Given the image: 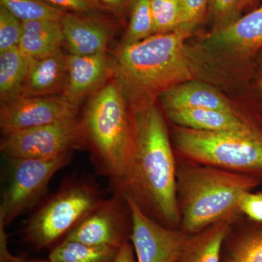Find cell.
Instances as JSON below:
<instances>
[{"label": "cell", "instance_id": "cell-1", "mask_svg": "<svg viewBox=\"0 0 262 262\" xmlns=\"http://www.w3.org/2000/svg\"><path fill=\"white\" fill-rule=\"evenodd\" d=\"M133 146L126 173L115 185L142 211L165 227L181 222L177 198V171L166 124L153 103L136 108Z\"/></svg>", "mask_w": 262, "mask_h": 262}, {"label": "cell", "instance_id": "cell-34", "mask_svg": "<svg viewBox=\"0 0 262 262\" xmlns=\"http://www.w3.org/2000/svg\"><path fill=\"white\" fill-rule=\"evenodd\" d=\"M251 0H245V5L248 4V3H250Z\"/></svg>", "mask_w": 262, "mask_h": 262}, {"label": "cell", "instance_id": "cell-31", "mask_svg": "<svg viewBox=\"0 0 262 262\" xmlns=\"http://www.w3.org/2000/svg\"><path fill=\"white\" fill-rule=\"evenodd\" d=\"M0 262H51L48 261H34L25 259L12 254L8 248V234L5 232V227L0 224Z\"/></svg>", "mask_w": 262, "mask_h": 262}, {"label": "cell", "instance_id": "cell-19", "mask_svg": "<svg viewBox=\"0 0 262 262\" xmlns=\"http://www.w3.org/2000/svg\"><path fill=\"white\" fill-rule=\"evenodd\" d=\"M232 218L190 234L175 262H221L224 242L232 232Z\"/></svg>", "mask_w": 262, "mask_h": 262}, {"label": "cell", "instance_id": "cell-27", "mask_svg": "<svg viewBox=\"0 0 262 262\" xmlns=\"http://www.w3.org/2000/svg\"><path fill=\"white\" fill-rule=\"evenodd\" d=\"M65 12L103 15L107 10L98 0H44Z\"/></svg>", "mask_w": 262, "mask_h": 262}, {"label": "cell", "instance_id": "cell-11", "mask_svg": "<svg viewBox=\"0 0 262 262\" xmlns=\"http://www.w3.org/2000/svg\"><path fill=\"white\" fill-rule=\"evenodd\" d=\"M130 210V241L138 262H175L189 234L165 227L144 213L134 200L123 196Z\"/></svg>", "mask_w": 262, "mask_h": 262}, {"label": "cell", "instance_id": "cell-2", "mask_svg": "<svg viewBox=\"0 0 262 262\" xmlns=\"http://www.w3.org/2000/svg\"><path fill=\"white\" fill-rule=\"evenodd\" d=\"M190 28H180L123 45L117 50L113 74L125 97L150 94L191 78L184 48Z\"/></svg>", "mask_w": 262, "mask_h": 262}, {"label": "cell", "instance_id": "cell-10", "mask_svg": "<svg viewBox=\"0 0 262 262\" xmlns=\"http://www.w3.org/2000/svg\"><path fill=\"white\" fill-rule=\"evenodd\" d=\"M79 118V106L61 96H20L1 104L3 135L32 127L64 123Z\"/></svg>", "mask_w": 262, "mask_h": 262}, {"label": "cell", "instance_id": "cell-7", "mask_svg": "<svg viewBox=\"0 0 262 262\" xmlns=\"http://www.w3.org/2000/svg\"><path fill=\"white\" fill-rule=\"evenodd\" d=\"M70 160V153L50 159L8 158L9 177L0 203V224L6 227L35 206L47 192L55 174Z\"/></svg>", "mask_w": 262, "mask_h": 262}, {"label": "cell", "instance_id": "cell-33", "mask_svg": "<svg viewBox=\"0 0 262 262\" xmlns=\"http://www.w3.org/2000/svg\"><path fill=\"white\" fill-rule=\"evenodd\" d=\"M115 262H136L135 252L130 241L119 248Z\"/></svg>", "mask_w": 262, "mask_h": 262}, {"label": "cell", "instance_id": "cell-17", "mask_svg": "<svg viewBox=\"0 0 262 262\" xmlns=\"http://www.w3.org/2000/svg\"><path fill=\"white\" fill-rule=\"evenodd\" d=\"M160 101L166 112L212 108L234 113L227 100L218 92L200 82H185L168 88L161 92Z\"/></svg>", "mask_w": 262, "mask_h": 262}, {"label": "cell", "instance_id": "cell-16", "mask_svg": "<svg viewBox=\"0 0 262 262\" xmlns=\"http://www.w3.org/2000/svg\"><path fill=\"white\" fill-rule=\"evenodd\" d=\"M210 46L251 54L262 47V6L210 37Z\"/></svg>", "mask_w": 262, "mask_h": 262}, {"label": "cell", "instance_id": "cell-18", "mask_svg": "<svg viewBox=\"0 0 262 262\" xmlns=\"http://www.w3.org/2000/svg\"><path fill=\"white\" fill-rule=\"evenodd\" d=\"M63 42L60 20H30L23 22V34L18 48L27 58L39 59L61 51Z\"/></svg>", "mask_w": 262, "mask_h": 262}, {"label": "cell", "instance_id": "cell-4", "mask_svg": "<svg viewBox=\"0 0 262 262\" xmlns=\"http://www.w3.org/2000/svg\"><path fill=\"white\" fill-rule=\"evenodd\" d=\"M80 121L95 166L115 185L126 173L133 146V119L116 81L95 93Z\"/></svg>", "mask_w": 262, "mask_h": 262}, {"label": "cell", "instance_id": "cell-5", "mask_svg": "<svg viewBox=\"0 0 262 262\" xmlns=\"http://www.w3.org/2000/svg\"><path fill=\"white\" fill-rule=\"evenodd\" d=\"M176 144L183 155L210 165L262 177V132H211L180 127Z\"/></svg>", "mask_w": 262, "mask_h": 262}, {"label": "cell", "instance_id": "cell-13", "mask_svg": "<svg viewBox=\"0 0 262 262\" xmlns=\"http://www.w3.org/2000/svg\"><path fill=\"white\" fill-rule=\"evenodd\" d=\"M67 79L62 96L80 106L84 98L96 92L113 74V59L105 53L90 56H67Z\"/></svg>", "mask_w": 262, "mask_h": 262}, {"label": "cell", "instance_id": "cell-20", "mask_svg": "<svg viewBox=\"0 0 262 262\" xmlns=\"http://www.w3.org/2000/svg\"><path fill=\"white\" fill-rule=\"evenodd\" d=\"M29 60L18 47L0 53L1 104L21 96L28 74Z\"/></svg>", "mask_w": 262, "mask_h": 262}, {"label": "cell", "instance_id": "cell-12", "mask_svg": "<svg viewBox=\"0 0 262 262\" xmlns=\"http://www.w3.org/2000/svg\"><path fill=\"white\" fill-rule=\"evenodd\" d=\"M101 15L66 12L60 22L70 54L90 56L106 52L115 24Z\"/></svg>", "mask_w": 262, "mask_h": 262}, {"label": "cell", "instance_id": "cell-26", "mask_svg": "<svg viewBox=\"0 0 262 262\" xmlns=\"http://www.w3.org/2000/svg\"><path fill=\"white\" fill-rule=\"evenodd\" d=\"M23 34V22L0 5V53L18 47Z\"/></svg>", "mask_w": 262, "mask_h": 262}, {"label": "cell", "instance_id": "cell-35", "mask_svg": "<svg viewBox=\"0 0 262 262\" xmlns=\"http://www.w3.org/2000/svg\"><path fill=\"white\" fill-rule=\"evenodd\" d=\"M260 89H261L262 92V80L261 81V82H260Z\"/></svg>", "mask_w": 262, "mask_h": 262}, {"label": "cell", "instance_id": "cell-14", "mask_svg": "<svg viewBox=\"0 0 262 262\" xmlns=\"http://www.w3.org/2000/svg\"><path fill=\"white\" fill-rule=\"evenodd\" d=\"M67 59L61 51L46 58H29L28 74L20 96H50L63 93L67 79Z\"/></svg>", "mask_w": 262, "mask_h": 262}, {"label": "cell", "instance_id": "cell-8", "mask_svg": "<svg viewBox=\"0 0 262 262\" xmlns=\"http://www.w3.org/2000/svg\"><path fill=\"white\" fill-rule=\"evenodd\" d=\"M87 146L80 118L3 135L0 151L7 158L50 159Z\"/></svg>", "mask_w": 262, "mask_h": 262}, {"label": "cell", "instance_id": "cell-15", "mask_svg": "<svg viewBox=\"0 0 262 262\" xmlns=\"http://www.w3.org/2000/svg\"><path fill=\"white\" fill-rule=\"evenodd\" d=\"M166 114L169 120L176 125L193 130L249 133L257 129L233 112L212 108H188L168 111Z\"/></svg>", "mask_w": 262, "mask_h": 262}, {"label": "cell", "instance_id": "cell-6", "mask_svg": "<svg viewBox=\"0 0 262 262\" xmlns=\"http://www.w3.org/2000/svg\"><path fill=\"white\" fill-rule=\"evenodd\" d=\"M103 199L90 181H67L29 217L24 238L37 250L51 247L64 239Z\"/></svg>", "mask_w": 262, "mask_h": 262}, {"label": "cell", "instance_id": "cell-9", "mask_svg": "<svg viewBox=\"0 0 262 262\" xmlns=\"http://www.w3.org/2000/svg\"><path fill=\"white\" fill-rule=\"evenodd\" d=\"M132 223L125 198L114 192L99 205L63 239L94 246L120 248L130 241Z\"/></svg>", "mask_w": 262, "mask_h": 262}, {"label": "cell", "instance_id": "cell-23", "mask_svg": "<svg viewBox=\"0 0 262 262\" xmlns=\"http://www.w3.org/2000/svg\"><path fill=\"white\" fill-rule=\"evenodd\" d=\"M5 7L22 22L30 20H61L66 12L44 0H0Z\"/></svg>", "mask_w": 262, "mask_h": 262}, {"label": "cell", "instance_id": "cell-28", "mask_svg": "<svg viewBox=\"0 0 262 262\" xmlns=\"http://www.w3.org/2000/svg\"><path fill=\"white\" fill-rule=\"evenodd\" d=\"M238 208L251 220L262 223V192L245 193L239 200Z\"/></svg>", "mask_w": 262, "mask_h": 262}, {"label": "cell", "instance_id": "cell-32", "mask_svg": "<svg viewBox=\"0 0 262 262\" xmlns=\"http://www.w3.org/2000/svg\"><path fill=\"white\" fill-rule=\"evenodd\" d=\"M108 13L121 17L130 10L132 0H98Z\"/></svg>", "mask_w": 262, "mask_h": 262}, {"label": "cell", "instance_id": "cell-3", "mask_svg": "<svg viewBox=\"0 0 262 262\" xmlns=\"http://www.w3.org/2000/svg\"><path fill=\"white\" fill-rule=\"evenodd\" d=\"M248 174L201 165L177 172V198L183 232L192 234L239 211V200L259 184Z\"/></svg>", "mask_w": 262, "mask_h": 262}, {"label": "cell", "instance_id": "cell-29", "mask_svg": "<svg viewBox=\"0 0 262 262\" xmlns=\"http://www.w3.org/2000/svg\"><path fill=\"white\" fill-rule=\"evenodd\" d=\"M208 0H182L184 7V27L192 28L206 12Z\"/></svg>", "mask_w": 262, "mask_h": 262}, {"label": "cell", "instance_id": "cell-25", "mask_svg": "<svg viewBox=\"0 0 262 262\" xmlns=\"http://www.w3.org/2000/svg\"><path fill=\"white\" fill-rule=\"evenodd\" d=\"M155 34L173 32L184 27L182 0H151Z\"/></svg>", "mask_w": 262, "mask_h": 262}, {"label": "cell", "instance_id": "cell-21", "mask_svg": "<svg viewBox=\"0 0 262 262\" xmlns=\"http://www.w3.org/2000/svg\"><path fill=\"white\" fill-rule=\"evenodd\" d=\"M231 232L222 246L221 262H262V228Z\"/></svg>", "mask_w": 262, "mask_h": 262}, {"label": "cell", "instance_id": "cell-24", "mask_svg": "<svg viewBox=\"0 0 262 262\" xmlns=\"http://www.w3.org/2000/svg\"><path fill=\"white\" fill-rule=\"evenodd\" d=\"M130 20L123 45L132 44L154 35L151 0H132Z\"/></svg>", "mask_w": 262, "mask_h": 262}, {"label": "cell", "instance_id": "cell-22", "mask_svg": "<svg viewBox=\"0 0 262 262\" xmlns=\"http://www.w3.org/2000/svg\"><path fill=\"white\" fill-rule=\"evenodd\" d=\"M119 248L62 239L53 247L51 262H115Z\"/></svg>", "mask_w": 262, "mask_h": 262}, {"label": "cell", "instance_id": "cell-30", "mask_svg": "<svg viewBox=\"0 0 262 262\" xmlns=\"http://www.w3.org/2000/svg\"><path fill=\"white\" fill-rule=\"evenodd\" d=\"M245 5V0H211L212 15L218 19H225Z\"/></svg>", "mask_w": 262, "mask_h": 262}]
</instances>
